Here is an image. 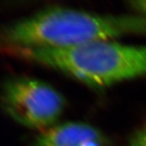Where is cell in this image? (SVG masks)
<instances>
[{
  "instance_id": "6da1fadb",
  "label": "cell",
  "mask_w": 146,
  "mask_h": 146,
  "mask_svg": "<svg viewBox=\"0 0 146 146\" xmlns=\"http://www.w3.org/2000/svg\"><path fill=\"white\" fill-rule=\"evenodd\" d=\"M128 35L146 36V17L97 15L50 7L0 29V51L22 48H68Z\"/></svg>"
},
{
  "instance_id": "3957f363",
  "label": "cell",
  "mask_w": 146,
  "mask_h": 146,
  "mask_svg": "<svg viewBox=\"0 0 146 146\" xmlns=\"http://www.w3.org/2000/svg\"><path fill=\"white\" fill-rule=\"evenodd\" d=\"M0 106L19 124L43 131L57 124L66 101L49 84L32 77L16 76L2 85Z\"/></svg>"
},
{
  "instance_id": "8992f818",
  "label": "cell",
  "mask_w": 146,
  "mask_h": 146,
  "mask_svg": "<svg viewBox=\"0 0 146 146\" xmlns=\"http://www.w3.org/2000/svg\"><path fill=\"white\" fill-rule=\"evenodd\" d=\"M128 4L131 8L136 11L137 14L146 17V0L143 1H131L129 2Z\"/></svg>"
},
{
  "instance_id": "277c9868",
  "label": "cell",
  "mask_w": 146,
  "mask_h": 146,
  "mask_svg": "<svg viewBox=\"0 0 146 146\" xmlns=\"http://www.w3.org/2000/svg\"><path fill=\"white\" fill-rule=\"evenodd\" d=\"M104 133L94 126L79 122L56 124L42 131L31 146H109Z\"/></svg>"
},
{
  "instance_id": "5b68a950",
  "label": "cell",
  "mask_w": 146,
  "mask_h": 146,
  "mask_svg": "<svg viewBox=\"0 0 146 146\" xmlns=\"http://www.w3.org/2000/svg\"><path fill=\"white\" fill-rule=\"evenodd\" d=\"M127 146H146V123L133 134Z\"/></svg>"
},
{
  "instance_id": "7a4b0ae2",
  "label": "cell",
  "mask_w": 146,
  "mask_h": 146,
  "mask_svg": "<svg viewBox=\"0 0 146 146\" xmlns=\"http://www.w3.org/2000/svg\"><path fill=\"white\" fill-rule=\"evenodd\" d=\"M3 52L59 71L94 88L146 76V46L98 41L68 48H22Z\"/></svg>"
}]
</instances>
